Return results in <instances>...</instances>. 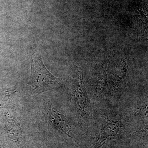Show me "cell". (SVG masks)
<instances>
[{"mask_svg":"<svg viewBox=\"0 0 148 148\" xmlns=\"http://www.w3.org/2000/svg\"><path fill=\"white\" fill-rule=\"evenodd\" d=\"M30 61L31 75L28 90L31 95H38L57 87L60 80L46 69L40 53L31 56Z\"/></svg>","mask_w":148,"mask_h":148,"instance_id":"cell-1","label":"cell"},{"mask_svg":"<svg viewBox=\"0 0 148 148\" xmlns=\"http://www.w3.org/2000/svg\"><path fill=\"white\" fill-rule=\"evenodd\" d=\"M74 108L80 119L88 115V99L81 71L77 72L73 84L72 92Z\"/></svg>","mask_w":148,"mask_h":148,"instance_id":"cell-2","label":"cell"},{"mask_svg":"<svg viewBox=\"0 0 148 148\" xmlns=\"http://www.w3.org/2000/svg\"><path fill=\"white\" fill-rule=\"evenodd\" d=\"M123 125L118 119L107 118L103 120L98 130L95 148H101L106 141L116 138L120 133Z\"/></svg>","mask_w":148,"mask_h":148,"instance_id":"cell-3","label":"cell"},{"mask_svg":"<svg viewBox=\"0 0 148 148\" xmlns=\"http://www.w3.org/2000/svg\"><path fill=\"white\" fill-rule=\"evenodd\" d=\"M127 66L126 61H122L114 67L110 84V92L112 95L121 91L127 74Z\"/></svg>","mask_w":148,"mask_h":148,"instance_id":"cell-4","label":"cell"},{"mask_svg":"<svg viewBox=\"0 0 148 148\" xmlns=\"http://www.w3.org/2000/svg\"><path fill=\"white\" fill-rule=\"evenodd\" d=\"M49 121L52 126L58 131L70 136L71 132V124L63 114L54 109H51L49 112Z\"/></svg>","mask_w":148,"mask_h":148,"instance_id":"cell-5","label":"cell"},{"mask_svg":"<svg viewBox=\"0 0 148 148\" xmlns=\"http://www.w3.org/2000/svg\"><path fill=\"white\" fill-rule=\"evenodd\" d=\"M108 67L106 62L99 69L93 84V91L95 95H101L106 90L108 82Z\"/></svg>","mask_w":148,"mask_h":148,"instance_id":"cell-6","label":"cell"},{"mask_svg":"<svg viewBox=\"0 0 148 148\" xmlns=\"http://www.w3.org/2000/svg\"><path fill=\"white\" fill-rule=\"evenodd\" d=\"M17 90L15 87L0 89V108L11 107Z\"/></svg>","mask_w":148,"mask_h":148,"instance_id":"cell-7","label":"cell"}]
</instances>
